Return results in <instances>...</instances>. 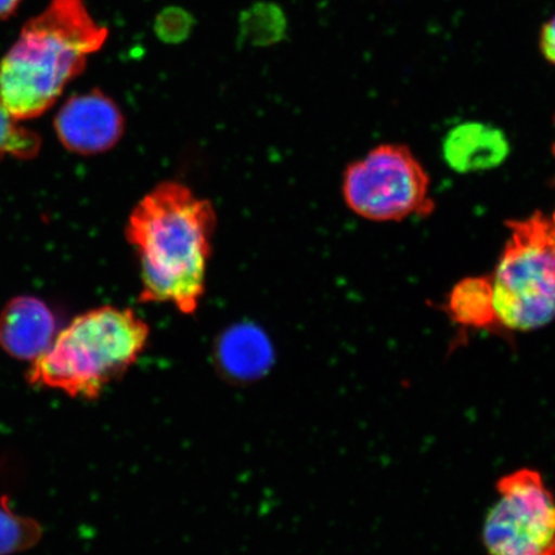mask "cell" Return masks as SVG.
I'll return each instance as SVG.
<instances>
[{
  "mask_svg": "<svg viewBox=\"0 0 555 555\" xmlns=\"http://www.w3.org/2000/svg\"><path fill=\"white\" fill-rule=\"evenodd\" d=\"M217 214L178 182L158 184L131 212L127 238L141 266L142 302L171 304L193 314L205 294Z\"/></svg>",
  "mask_w": 555,
  "mask_h": 555,
  "instance_id": "cell-1",
  "label": "cell"
},
{
  "mask_svg": "<svg viewBox=\"0 0 555 555\" xmlns=\"http://www.w3.org/2000/svg\"><path fill=\"white\" fill-rule=\"evenodd\" d=\"M39 138L17 125L0 102V154L31 157L39 150Z\"/></svg>",
  "mask_w": 555,
  "mask_h": 555,
  "instance_id": "cell-14",
  "label": "cell"
},
{
  "mask_svg": "<svg viewBox=\"0 0 555 555\" xmlns=\"http://www.w3.org/2000/svg\"><path fill=\"white\" fill-rule=\"evenodd\" d=\"M508 154L509 143L503 131L481 122L462 124L443 141V157L457 172L495 168Z\"/></svg>",
  "mask_w": 555,
  "mask_h": 555,
  "instance_id": "cell-9",
  "label": "cell"
},
{
  "mask_svg": "<svg viewBox=\"0 0 555 555\" xmlns=\"http://www.w3.org/2000/svg\"><path fill=\"white\" fill-rule=\"evenodd\" d=\"M150 327L133 310L103 307L75 318L31 363L27 384L95 400L141 358Z\"/></svg>",
  "mask_w": 555,
  "mask_h": 555,
  "instance_id": "cell-3",
  "label": "cell"
},
{
  "mask_svg": "<svg viewBox=\"0 0 555 555\" xmlns=\"http://www.w3.org/2000/svg\"><path fill=\"white\" fill-rule=\"evenodd\" d=\"M55 130L68 150L95 155L113 149L124 134V117L107 95L92 90L69 99L55 119Z\"/></svg>",
  "mask_w": 555,
  "mask_h": 555,
  "instance_id": "cell-7",
  "label": "cell"
},
{
  "mask_svg": "<svg viewBox=\"0 0 555 555\" xmlns=\"http://www.w3.org/2000/svg\"><path fill=\"white\" fill-rule=\"evenodd\" d=\"M540 46L545 59L555 65V16L543 27Z\"/></svg>",
  "mask_w": 555,
  "mask_h": 555,
  "instance_id": "cell-16",
  "label": "cell"
},
{
  "mask_svg": "<svg viewBox=\"0 0 555 555\" xmlns=\"http://www.w3.org/2000/svg\"><path fill=\"white\" fill-rule=\"evenodd\" d=\"M509 238L492 274L499 331L531 332L555 319V214L506 223Z\"/></svg>",
  "mask_w": 555,
  "mask_h": 555,
  "instance_id": "cell-4",
  "label": "cell"
},
{
  "mask_svg": "<svg viewBox=\"0 0 555 555\" xmlns=\"http://www.w3.org/2000/svg\"><path fill=\"white\" fill-rule=\"evenodd\" d=\"M345 203L352 212L372 221H401L427 217L435 208L429 178L406 145L382 144L344 173Z\"/></svg>",
  "mask_w": 555,
  "mask_h": 555,
  "instance_id": "cell-5",
  "label": "cell"
},
{
  "mask_svg": "<svg viewBox=\"0 0 555 555\" xmlns=\"http://www.w3.org/2000/svg\"><path fill=\"white\" fill-rule=\"evenodd\" d=\"M286 30L287 20L274 4H256L243 13L241 18L242 38L253 46L278 43Z\"/></svg>",
  "mask_w": 555,
  "mask_h": 555,
  "instance_id": "cell-12",
  "label": "cell"
},
{
  "mask_svg": "<svg viewBox=\"0 0 555 555\" xmlns=\"http://www.w3.org/2000/svg\"><path fill=\"white\" fill-rule=\"evenodd\" d=\"M194 23L196 21L190 12L178 9V7H170L157 16L155 31L164 43L178 44L190 37Z\"/></svg>",
  "mask_w": 555,
  "mask_h": 555,
  "instance_id": "cell-15",
  "label": "cell"
},
{
  "mask_svg": "<svg viewBox=\"0 0 555 555\" xmlns=\"http://www.w3.org/2000/svg\"><path fill=\"white\" fill-rule=\"evenodd\" d=\"M448 314L463 330L499 331L490 276L466 278L451 291Z\"/></svg>",
  "mask_w": 555,
  "mask_h": 555,
  "instance_id": "cell-10",
  "label": "cell"
},
{
  "mask_svg": "<svg viewBox=\"0 0 555 555\" xmlns=\"http://www.w3.org/2000/svg\"><path fill=\"white\" fill-rule=\"evenodd\" d=\"M107 37L82 0H52L0 64V102L16 120L44 114Z\"/></svg>",
  "mask_w": 555,
  "mask_h": 555,
  "instance_id": "cell-2",
  "label": "cell"
},
{
  "mask_svg": "<svg viewBox=\"0 0 555 555\" xmlns=\"http://www.w3.org/2000/svg\"><path fill=\"white\" fill-rule=\"evenodd\" d=\"M21 0H0V20L9 18L17 10Z\"/></svg>",
  "mask_w": 555,
  "mask_h": 555,
  "instance_id": "cell-17",
  "label": "cell"
},
{
  "mask_svg": "<svg viewBox=\"0 0 555 555\" xmlns=\"http://www.w3.org/2000/svg\"><path fill=\"white\" fill-rule=\"evenodd\" d=\"M43 538V527L37 519L17 515L0 505V555H15L33 550Z\"/></svg>",
  "mask_w": 555,
  "mask_h": 555,
  "instance_id": "cell-13",
  "label": "cell"
},
{
  "mask_svg": "<svg viewBox=\"0 0 555 555\" xmlns=\"http://www.w3.org/2000/svg\"><path fill=\"white\" fill-rule=\"evenodd\" d=\"M268 343L258 331L237 330L225 336L221 353L229 370L243 374V370L255 373L268 360Z\"/></svg>",
  "mask_w": 555,
  "mask_h": 555,
  "instance_id": "cell-11",
  "label": "cell"
},
{
  "mask_svg": "<svg viewBox=\"0 0 555 555\" xmlns=\"http://www.w3.org/2000/svg\"><path fill=\"white\" fill-rule=\"evenodd\" d=\"M553 156H554V159H555V143L553 145ZM555 183V182H554Z\"/></svg>",
  "mask_w": 555,
  "mask_h": 555,
  "instance_id": "cell-18",
  "label": "cell"
},
{
  "mask_svg": "<svg viewBox=\"0 0 555 555\" xmlns=\"http://www.w3.org/2000/svg\"><path fill=\"white\" fill-rule=\"evenodd\" d=\"M55 336L52 311L38 298H15L0 315V346L13 359L35 362L50 350Z\"/></svg>",
  "mask_w": 555,
  "mask_h": 555,
  "instance_id": "cell-8",
  "label": "cell"
},
{
  "mask_svg": "<svg viewBox=\"0 0 555 555\" xmlns=\"http://www.w3.org/2000/svg\"><path fill=\"white\" fill-rule=\"evenodd\" d=\"M496 501L486 515L482 543L488 555H555V495L538 469L503 475Z\"/></svg>",
  "mask_w": 555,
  "mask_h": 555,
  "instance_id": "cell-6",
  "label": "cell"
}]
</instances>
